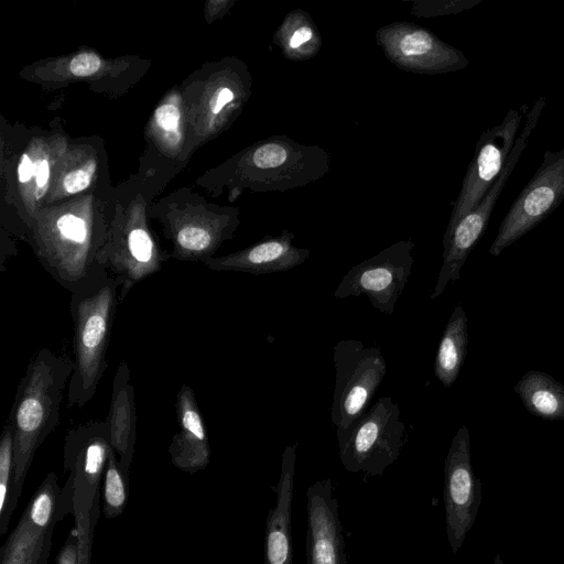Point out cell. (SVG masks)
Returning a JSON list of instances; mask_svg holds the SVG:
<instances>
[{
    "instance_id": "1",
    "label": "cell",
    "mask_w": 564,
    "mask_h": 564,
    "mask_svg": "<svg viewBox=\"0 0 564 564\" xmlns=\"http://www.w3.org/2000/svg\"><path fill=\"white\" fill-rule=\"evenodd\" d=\"M73 372V357L40 348L21 378L9 414L13 433V480L0 534L9 525L35 452L57 427L63 395Z\"/></svg>"
},
{
    "instance_id": "2",
    "label": "cell",
    "mask_w": 564,
    "mask_h": 564,
    "mask_svg": "<svg viewBox=\"0 0 564 564\" xmlns=\"http://www.w3.org/2000/svg\"><path fill=\"white\" fill-rule=\"evenodd\" d=\"M120 281L96 265L70 293L73 372L67 408H84L95 395L108 368L110 335L120 304Z\"/></svg>"
},
{
    "instance_id": "3",
    "label": "cell",
    "mask_w": 564,
    "mask_h": 564,
    "mask_svg": "<svg viewBox=\"0 0 564 564\" xmlns=\"http://www.w3.org/2000/svg\"><path fill=\"white\" fill-rule=\"evenodd\" d=\"M339 459L347 471L381 476L406 442L399 403L381 397L347 430L336 432Z\"/></svg>"
},
{
    "instance_id": "4",
    "label": "cell",
    "mask_w": 564,
    "mask_h": 564,
    "mask_svg": "<svg viewBox=\"0 0 564 564\" xmlns=\"http://www.w3.org/2000/svg\"><path fill=\"white\" fill-rule=\"evenodd\" d=\"M335 389L330 420L337 432L347 430L367 410L387 373L379 347L340 339L333 348Z\"/></svg>"
},
{
    "instance_id": "5",
    "label": "cell",
    "mask_w": 564,
    "mask_h": 564,
    "mask_svg": "<svg viewBox=\"0 0 564 564\" xmlns=\"http://www.w3.org/2000/svg\"><path fill=\"white\" fill-rule=\"evenodd\" d=\"M564 200V149L546 150L543 160L502 219L489 253L499 256Z\"/></svg>"
},
{
    "instance_id": "6",
    "label": "cell",
    "mask_w": 564,
    "mask_h": 564,
    "mask_svg": "<svg viewBox=\"0 0 564 564\" xmlns=\"http://www.w3.org/2000/svg\"><path fill=\"white\" fill-rule=\"evenodd\" d=\"M414 247L412 239L400 240L354 265L343 276L334 296L366 295L375 308L391 316L411 275Z\"/></svg>"
},
{
    "instance_id": "7",
    "label": "cell",
    "mask_w": 564,
    "mask_h": 564,
    "mask_svg": "<svg viewBox=\"0 0 564 564\" xmlns=\"http://www.w3.org/2000/svg\"><path fill=\"white\" fill-rule=\"evenodd\" d=\"M528 105L510 109L502 122L486 130L479 138L474 158L465 173L462 188L453 202V209L444 235L473 212L501 174L514 145Z\"/></svg>"
},
{
    "instance_id": "8",
    "label": "cell",
    "mask_w": 564,
    "mask_h": 564,
    "mask_svg": "<svg viewBox=\"0 0 564 564\" xmlns=\"http://www.w3.org/2000/svg\"><path fill=\"white\" fill-rule=\"evenodd\" d=\"M376 44L399 69L415 74H446L464 69L469 59L430 30L397 21L378 28Z\"/></svg>"
},
{
    "instance_id": "9",
    "label": "cell",
    "mask_w": 564,
    "mask_h": 564,
    "mask_svg": "<svg viewBox=\"0 0 564 564\" xmlns=\"http://www.w3.org/2000/svg\"><path fill=\"white\" fill-rule=\"evenodd\" d=\"M444 502L447 539L453 553L471 529L480 503V484L470 457V436L462 426L453 437L444 467Z\"/></svg>"
},
{
    "instance_id": "10",
    "label": "cell",
    "mask_w": 564,
    "mask_h": 564,
    "mask_svg": "<svg viewBox=\"0 0 564 564\" xmlns=\"http://www.w3.org/2000/svg\"><path fill=\"white\" fill-rule=\"evenodd\" d=\"M307 564H347L338 501L330 478L312 484L306 491Z\"/></svg>"
},
{
    "instance_id": "11",
    "label": "cell",
    "mask_w": 564,
    "mask_h": 564,
    "mask_svg": "<svg viewBox=\"0 0 564 564\" xmlns=\"http://www.w3.org/2000/svg\"><path fill=\"white\" fill-rule=\"evenodd\" d=\"M295 235L283 229L278 236H265L257 243L235 253L210 258L205 265L215 271H237L254 275L282 272L304 263L311 250L293 245Z\"/></svg>"
},
{
    "instance_id": "12",
    "label": "cell",
    "mask_w": 564,
    "mask_h": 564,
    "mask_svg": "<svg viewBox=\"0 0 564 564\" xmlns=\"http://www.w3.org/2000/svg\"><path fill=\"white\" fill-rule=\"evenodd\" d=\"M178 430L167 448L173 465L188 474L205 469L210 463V444L194 390L182 384L175 399Z\"/></svg>"
},
{
    "instance_id": "13",
    "label": "cell",
    "mask_w": 564,
    "mask_h": 564,
    "mask_svg": "<svg viewBox=\"0 0 564 564\" xmlns=\"http://www.w3.org/2000/svg\"><path fill=\"white\" fill-rule=\"evenodd\" d=\"M112 449L106 420H90L68 430L65 436L64 464L72 481L83 488L98 489Z\"/></svg>"
},
{
    "instance_id": "14",
    "label": "cell",
    "mask_w": 564,
    "mask_h": 564,
    "mask_svg": "<svg viewBox=\"0 0 564 564\" xmlns=\"http://www.w3.org/2000/svg\"><path fill=\"white\" fill-rule=\"evenodd\" d=\"M296 448L297 444H292L282 453L281 473L275 488L276 501L265 523L264 564H293L291 516Z\"/></svg>"
},
{
    "instance_id": "15",
    "label": "cell",
    "mask_w": 564,
    "mask_h": 564,
    "mask_svg": "<svg viewBox=\"0 0 564 564\" xmlns=\"http://www.w3.org/2000/svg\"><path fill=\"white\" fill-rule=\"evenodd\" d=\"M105 420L111 447L120 465L129 471L137 440V411L131 371L126 360L119 362L113 377L109 412Z\"/></svg>"
},
{
    "instance_id": "16",
    "label": "cell",
    "mask_w": 564,
    "mask_h": 564,
    "mask_svg": "<svg viewBox=\"0 0 564 564\" xmlns=\"http://www.w3.org/2000/svg\"><path fill=\"white\" fill-rule=\"evenodd\" d=\"M272 41L283 57L291 62L313 58L323 45L316 23L303 9H294L285 14L273 33Z\"/></svg>"
},
{
    "instance_id": "17",
    "label": "cell",
    "mask_w": 564,
    "mask_h": 564,
    "mask_svg": "<svg viewBox=\"0 0 564 564\" xmlns=\"http://www.w3.org/2000/svg\"><path fill=\"white\" fill-rule=\"evenodd\" d=\"M525 409L547 420H564V386L549 373L530 370L514 387Z\"/></svg>"
},
{
    "instance_id": "18",
    "label": "cell",
    "mask_w": 564,
    "mask_h": 564,
    "mask_svg": "<svg viewBox=\"0 0 564 564\" xmlns=\"http://www.w3.org/2000/svg\"><path fill=\"white\" fill-rule=\"evenodd\" d=\"M468 344V326L465 310L457 304L443 330L435 360L434 375L444 387L456 381L465 360Z\"/></svg>"
},
{
    "instance_id": "19",
    "label": "cell",
    "mask_w": 564,
    "mask_h": 564,
    "mask_svg": "<svg viewBox=\"0 0 564 564\" xmlns=\"http://www.w3.org/2000/svg\"><path fill=\"white\" fill-rule=\"evenodd\" d=\"M52 531L36 528L23 514L1 549L0 564H40Z\"/></svg>"
},
{
    "instance_id": "20",
    "label": "cell",
    "mask_w": 564,
    "mask_h": 564,
    "mask_svg": "<svg viewBox=\"0 0 564 564\" xmlns=\"http://www.w3.org/2000/svg\"><path fill=\"white\" fill-rule=\"evenodd\" d=\"M128 500V471L120 465L113 449L110 451L104 479V513L108 519L119 517Z\"/></svg>"
},
{
    "instance_id": "21",
    "label": "cell",
    "mask_w": 564,
    "mask_h": 564,
    "mask_svg": "<svg viewBox=\"0 0 564 564\" xmlns=\"http://www.w3.org/2000/svg\"><path fill=\"white\" fill-rule=\"evenodd\" d=\"M57 496V477L52 471L40 485L23 514L36 528L53 531L56 521Z\"/></svg>"
},
{
    "instance_id": "22",
    "label": "cell",
    "mask_w": 564,
    "mask_h": 564,
    "mask_svg": "<svg viewBox=\"0 0 564 564\" xmlns=\"http://www.w3.org/2000/svg\"><path fill=\"white\" fill-rule=\"evenodd\" d=\"M13 480V433L7 423L0 438V518L3 516Z\"/></svg>"
},
{
    "instance_id": "23",
    "label": "cell",
    "mask_w": 564,
    "mask_h": 564,
    "mask_svg": "<svg viewBox=\"0 0 564 564\" xmlns=\"http://www.w3.org/2000/svg\"><path fill=\"white\" fill-rule=\"evenodd\" d=\"M481 0H413L410 13L417 18H437L469 10Z\"/></svg>"
},
{
    "instance_id": "24",
    "label": "cell",
    "mask_w": 564,
    "mask_h": 564,
    "mask_svg": "<svg viewBox=\"0 0 564 564\" xmlns=\"http://www.w3.org/2000/svg\"><path fill=\"white\" fill-rule=\"evenodd\" d=\"M83 527L79 538L75 532L69 534L57 555L56 564H89L90 528L84 523Z\"/></svg>"
},
{
    "instance_id": "25",
    "label": "cell",
    "mask_w": 564,
    "mask_h": 564,
    "mask_svg": "<svg viewBox=\"0 0 564 564\" xmlns=\"http://www.w3.org/2000/svg\"><path fill=\"white\" fill-rule=\"evenodd\" d=\"M100 58L91 52L76 55L69 63V70L75 76H89L100 67Z\"/></svg>"
},
{
    "instance_id": "26",
    "label": "cell",
    "mask_w": 564,
    "mask_h": 564,
    "mask_svg": "<svg viewBox=\"0 0 564 564\" xmlns=\"http://www.w3.org/2000/svg\"><path fill=\"white\" fill-rule=\"evenodd\" d=\"M90 183V173L87 170H76L68 173L64 178V187L70 193H78L85 189Z\"/></svg>"
},
{
    "instance_id": "27",
    "label": "cell",
    "mask_w": 564,
    "mask_h": 564,
    "mask_svg": "<svg viewBox=\"0 0 564 564\" xmlns=\"http://www.w3.org/2000/svg\"><path fill=\"white\" fill-rule=\"evenodd\" d=\"M155 118L160 127L165 130H174L177 128L180 112L173 105H163L156 109Z\"/></svg>"
},
{
    "instance_id": "28",
    "label": "cell",
    "mask_w": 564,
    "mask_h": 564,
    "mask_svg": "<svg viewBox=\"0 0 564 564\" xmlns=\"http://www.w3.org/2000/svg\"><path fill=\"white\" fill-rule=\"evenodd\" d=\"M236 99L235 91L229 87L220 88L216 95L212 106L213 113H219L226 105L232 102Z\"/></svg>"
},
{
    "instance_id": "29",
    "label": "cell",
    "mask_w": 564,
    "mask_h": 564,
    "mask_svg": "<svg viewBox=\"0 0 564 564\" xmlns=\"http://www.w3.org/2000/svg\"><path fill=\"white\" fill-rule=\"evenodd\" d=\"M34 172L35 164L32 163V161L26 154H23L18 166L19 181L22 183L28 182L32 177Z\"/></svg>"
},
{
    "instance_id": "30",
    "label": "cell",
    "mask_w": 564,
    "mask_h": 564,
    "mask_svg": "<svg viewBox=\"0 0 564 564\" xmlns=\"http://www.w3.org/2000/svg\"><path fill=\"white\" fill-rule=\"evenodd\" d=\"M34 174L37 186L42 187L46 184L50 175V167L46 160H40L35 163Z\"/></svg>"
}]
</instances>
